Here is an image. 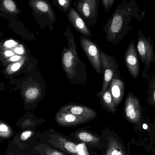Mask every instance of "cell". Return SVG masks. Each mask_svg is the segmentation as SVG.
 <instances>
[{
	"mask_svg": "<svg viewBox=\"0 0 155 155\" xmlns=\"http://www.w3.org/2000/svg\"><path fill=\"white\" fill-rule=\"evenodd\" d=\"M90 3L95 11L98 13V0H86Z\"/></svg>",
	"mask_w": 155,
	"mask_h": 155,
	"instance_id": "obj_23",
	"label": "cell"
},
{
	"mask_svg": "<svg viewBox=\"0 0 155 155\" xmlns=\"http://www.w3.org/2000/svg\"><path fill=\"white\" fill-rule=\"evenodd\" d=\"M25 58L23 59L22 61H21L20 62H16L15 63L11 65L10 67V70L12 72H16L17 71H19V69L21 68L22 65V63L24 62Z\"/></svg>",
	"mask_w": 155,
	"mask_h": 155,
	"instance_id": "obj_22",
	"label": "cell"
},
{
	"mask_svg": "<svg viewBox=\"0 0 155 155\" xmlns=\"http://www.w3.org/2000/svg\"><path fill=\"white\" fill-rule=\"evenodd\" d=\"M4 55H5V57H8L9 59H8L7 61H9V59L12 57V56H14V53L12 51H10V50H7V51H5L3 52Z\"/></svg>",
	"mask_w": 155,
	"mask_h": 155,
	"instance_id": "obj_26",
	"label": "cell"
},
{
	"mask_svg": "<svg viewBox=\"0 0 155 155\" xmlns=\"http://www.w3.org/2000/svg\"><path fill=\"white\" fill-rule=\"evenodd\" d=\"M102 2L105 11L106 12H108L110 9L109 6V0H102Z\"/></svg>",
	"mask_w": 155,
	"mask_h": 155,
	"instance_id": "obj_25",
	"label": "cell"
},
{
	"mask_svg": "<svg viewBox=\"0 0 155 155\" xmlns=\"http://www.w3.org/2000/svg\"><path fill=\"white\" fill-rule=\"evenodd\" d=\"M32 135V132L30 131H25L22 133L21 135V140L25 141L29 138Z\"/></svg>",
	"mask_w": 155,
	"mask_h": 155,
	"instance_id": "obj_24",
	"label": "cell"
},
{
	"mask_svg": "<svg viewBox=\"0 0 155 155\" xmlns=\"http://www.w3.org/2000/svg\"><path fill=\"white\" fill-rule=\"evenodd\" d=\"M1 6L3 10L8 13L16 14L21 12L13 0H2Z\"/></svg>",
	"mask_w": 155,
	"mask_h": 155,
	"instance_id": "obj_19",
	"label": "cell"
},
{
	"mask_svg": "<svg viewBox=\"0 0 155 155\" xmlns=\"http://www.w3.org/2000/svg\"><path fill=\"white\" fill-rule=\"evenodd\" d=\"M115 0H109V8H112V6L114 5V2Z\"/></svg>",
	"mask_w": 155,
	"mask_h": 155,
	"instance_id": "obj_31",
	"label": "cell"
},
{
	"mask_svg": "<svg viewBox=\"0 0 155 155\" xmlns=\"http://www.w3.org/2000/svg\"><path fill=\"white\" fill-rule=\"evenodd\" d=\"M54 5L61 12H68L71 8L72 0H52Z\"/></svg>",
	"mask_w": 155,
	"mask_h": 155,
	"instance_id": "obj_20",
	"label": "cell"
},
{
	"mask_svg": "<svg viewBox=\"0 0 155 155\" xmlns=\"http://www.w3.org/2000/svg\"><path fill=\"white\" fill-rule=\"evenodd\" d=\"M39 151L41 155H67L64 153L51 148L46 144H43Z\"/></svg>",
	"mask_w": 155,
	"mask_h": 155,
	"instance_id": "obj_21",
	"label": "cell"
},
{
	"mask_svg": "<svg viewBox=\"0 0 155 155\" xmlns=\"http://www.w3.org/2000/svg\"><path fill=\"white\" fill-rule=\"evenodd\" d=\"M137 49L140 58L146 67L149 70L153 56V48L150 38L144 35L143 32H138Z\"/></svg>",
	"mask_w": 155,
	"mask_h": 155,
	"instance_id": "obj_7",
	"label": "cell"
},
{
	"mask_svg": "<svg viewBox=\"0 0 155 155\" xmlns=\"http://www.w3.org/2000/svg\"><path fill=\"white\" fill-rule=\"evenodd\" d=\"M125 114L127 120L135 124H139L142 119V111L138 99L130 93L125 101Z\"/></svg>",
	"mask_w": 155,
	"mask_h": 155,
	"instance_id": "obj_8",
	"label": "cell"
},
{
	"mask_svg": "<svg viewBox=\"0 0 155 155\" xmlns=\"http://www.w3.org/2000/svg\"><path fill=\"white\" fill-rule=\"evenodd\" d=\"M55 120L59 125L62 127L76 126L90 121L73 114L60 112L55 114Z\"/></svg>",
	"mask_w": 155,
	"mask_h": 155,
	"instance_id": "obj_14",
	"label": "cell"
},
{
	"mask_svg": "<svg viewBox=\"0 0 155 155\" xmlns=\"http://www.w3.org/2000/svg\"><path fill=\"white\" fill-rule=\"evenodd\" d=\"M113 97L116 107H117L121 102L124 94L125 86L124 82L117 77V74L112 78L108 87Z\"/></svg>",
	"mask_w": 155,
	"mask_h": 155,
	"instance_id": "obj_13",
	"label": "cell"
},
{
	"mask_svg": "<svg viewBox=\"0 0 155 155\" xmlns=\"http://www.w3.org/2000/svg\"><path fill=\"white\" fill-rule=\"evenodd\" d=\"M136 0H122L103 28L107 41L116 44L121 41L129 31L133 20L140 21L145 16L146 11L141 10Z\"/></svg>",
	"mask_w": 155,
	"mask_h": 155,
	"instance_id": "obj_1",
	"label": "cell"
},
{
	"mask_svg": "<svg viewBox=\"0 0 155 155\" xmlns=\"http://www.w3.org/2000/svg\"><path fill=\"white\" fill-rule=\"evenodd\" d=\"M80 43L92 67L98 74H101V50L95 43L84 36L80 37Z\"/></svg>",
	"mask_w": 155,
	"mask_h": 155,
	"instance_id": "obj_5",
	"label": "cell"
},
{
	"mask_svg": "<svg viewBox=\"0 0 155 155\" xmlns=\"http://www.w3.org/2000/svg\"><path fill=\"white\" fill-rule=\"evenodd\" d=\"M67 18L70 22L78 31L86 36H92L91 32L86 25L85 22L74 8H71L68 11Z\"/></svg>",
	"mask_w": 155,
	"mask_h": 155,
	"instance_id": "obj_12",
	"label": "cell"
},
{
	"mask_svg": "<svg viewBox=\"0 0 155 155\" xmlns=\"http://www.w3.org/2000/svg\"><path fill=\"white\" fill-rule=\"evenodd\" d=\"M74 6L87 23L94 25L96 22L98 13L86 0H77L74 2Z\"/></svg>",
	"mask_w": 155,
	"mask_h": 155,
	"instance_id": "obj_11",
	"label": "cell"
},
{
	"mask_svg": "<svg viewBox=\"0 0 155 155\" xmlns=\"http://www.w3.org/2000/svg\"><path fill=\"white\" fill-rule=\"evenodd\" d=\"M60 112L70 113L91 121L97 116L96 112L92 108L82 105L69 104L62 107Z\"/></svg>",
	"mask_w": 155,
	"mask_h": 155,
	"instance_id": "obj_10",
	"label": "cell"
},
{
	"mask_svg": "<svg viewBox=\"0 0 155 155\" xmlns=\"http://www.w3.org/2000/svg\"><path fill=\"white\" fill-rule=\"evenodd\" d=\"M48 142L52 146L71 155H90L84 143L76 144L57 134L50 135Z\"/></svg>",
	"mask_w": 155,
	"mask_h": 155,
	"instance_id": "obj_4",
	"label": "cell"
},
{
	"mask_svg": "<svg viewBox=\"0 0 155 155\" xmlns=\"http://www.w3.org/2000/svg\"><path fill=\"white\" fill-rule=\"evenodd\" d=\"M107 143L106 155H127L122 145L114 137H108Z\"/></svg>",
	"mask_w": 155,
	"mask_h": 155,
	"instance_id": "obj_16",
	"label": "cell"
},
{
	"mask_svg": "<svg viewBox=\"0 0 155 155\" xmlns=\"http://www.w3.org/2000/svg\"><path fill=\"white\" fill-rule=\"evenodd\" d=\"M2 33H1V32H0V37H1V36H2Z\"/></svg>",
	"mask_w": 155,
	"mask_h": 155,
	"instance_id": "obj_32",
	"label": "cell"
},
{
	"mask_svg": "<svg viewBox=\"0 0 155 155\" xmlns=\"http://www.w3.org/2000/svg\"><path fill=\"white\" fill-rule=\"evenodd\" d=\"M29 4L41 27L53 30L56 16L50 2L48 0H30Z\"/></svg>",
	"mask_w": 155,
	"mask_h": 155,
	"instance_id": "obj_3",
	"label": "cell"
},
{
	"mask_svg": "<svg viewBox=\"0 0 155 155\" xmlns=\"http://www.w3.org/2000/svg\"><path fill=\"white\" fill-rule=\"evenodd\" d=\"M64 35L68 39V49L65 47L64 48L62 54V64L68 77L73 78L76 74V67L78 58L74 36L69 25H67Z\"/></svg>",
	"mask_w": 155,
	"mask_h": 155,
	"instance_id": "obj_2",
	"label": "cell"
},
{
	"mask_svg": "<svg viewBox=\"0 0 155 155\" xmlns=\"http://www.w3.org/2000/svg\"><path fill=\"white\" fill-rule=\"evenodd\" d=\"M0 131L2 132H6L8 131V127L5 124L0 125Z\"/></svg>",
	"mask_w": 155,
	"mask_h": 155,
	"instance_id": "obj_30",
	"label": "cell"
},
{
	"mask_svg": "<svg viewBox=\"0 0 155 155\" xmlns=\"http://www.w3.org/2000/svg\"><path fill=\"white\" fill-rule=\"evenodd\" d=\"M41 95L40 88L35 85L30 86L26 87L24 92V96L25 101L31 102L37 100Z\"/></svg>",
	"mask_w": 155,
	"mask_h": 155,
	"instance_id": "obj_18",
	"label": "cell"
},
{
	"mask_svg": "<svg viewBox=\"0 0 155 155\" xmlns=\"http://www.w3.org/2000/svg\"><path fill=\"white\" fill-rule=\"evenodd\" d=\"M101 59L102 68L104 72V78L102 89L97 94L98 97L107 90L109 87L111 80L116 74L118 68V65L115 59L105 53L101 50Z\"/></svg>",
	"mask_w": 155,
	"mask_h": 155,
	"instance_id": "obj_6",
	"label": "cell"
},
{
	"mask_svg": "<svg viewBox=\"0 0 155 155\" xmlns=\"http://www.w3.org/2000/svg\"><path fill=\"white\" fill-rule=\"evenodd\" d=\"M21 57L20 56H19L18 55H15V56H12V57H11L10 59H9V61H8V62H16L17 61H19V60H21Z\"/></svg>",
	"mask_w": 155,
	"mask_h": 155,
	"instance_id": "obj_28",
	"label": "cell"
},
{
	"mask_svg": "<svg viewBox=\"0 0 155 155\" xmlns=\"http://www.w3.org/2000/svg\"><path fill=\"white\" fill-rule=\"evenodd\" d=\"M124 58L126 65L131 76L135 79L137 78L139 75V60L134 40L129 43Z\"/></svg>",
	"mask_w": 155,
	"mask_h": 155,
	"instance_id": "obj_9",
	"label": "cell"
},
{
	"mask_svg": "<svg viewBox=\"0 0 155 155\" xmlns=\"http://www.w3.org/2000/svg\"><path fill=\"white\" fill-rule=\"evenodd\" d=\"M152 99L153 102L155 104V79L152 85Z\"/></svg>",
	"mask_w": 155,
	"mask_h": 155,
	"instance_id": "obj_29",
	"label": "cell"
},
{
	"mask_svg": "<svg viewBox=\"0 0 155 155\" xmlns=\"http://www.w3.org/2000/svg\"><path fill=\"white\" fill-rule=\"evenodd\" d=\"M99 97L101 98L103 106H104L103 107L104 109L109 113L114 114L117 111L116 107L115 105L109 88H107V90L102 94Z\"/></svg>",
	"mask_w": 155,
	"mask_h": 155,
	"instance_id": "obj_17",
	"label": "cell"
},
{
	"mask_svg": "<svg viewBox=\"0 0 155 155\" xmlns=\"http://www.w3.org/2000/svg\"><path fill=\"white\" fill-rule=\"evenodd\" d=\"M21 46V45L20 47L15 48V49L14 50L15 52L17 54H20V55L23 54L25 53L24 49L23 48H21V47H20Z\"/></svg>",
	"mask_w": 155,
	"mask_h": 155,
	"instance_id": "obj_27",
	"label": "cell"
},
{
	"mask_svg": "<svg viewBox=\"0 0 155 155\" xmlns=\"http://www.w3.org/2000/svg\"><path fill=\"white\" fill-rule=\"evenodd\" d=\"M74 136L78 141L86 143L94 147H97L100 143V139L98 137L87 131H78L75 133Z\"/></svg>",
	"mask_w": 155,
	"mask_h": 155,
	"instance_id": "obj_15",
	"label": "cell"
}]
</instances>
